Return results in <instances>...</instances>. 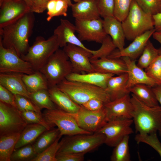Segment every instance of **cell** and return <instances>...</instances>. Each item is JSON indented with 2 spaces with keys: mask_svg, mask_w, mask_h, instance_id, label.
Listing matches in <instances>:
<instances>
[{
  "mask_svg": "<svg viewBox=\"0 0 161 161\" xmlns=\"http://www.w3.org/2000/svg\"></svg>",
  "mask_w": 161,
  "mask_h": 161,
  "instance_id": "obj_57",
  "label": "cell"
},
{
  "mask_svg": "<svg viewBox=\"0 0 161 161\" xmlns=\"http://www.w3.org/2000/svg\"><path fill=\"white\" fill-rule=\"evenodd\" d=\"M105 103L98 99H91L81 105L85 109L90 111H96L103 108Z\"/></svg>",
  "mask_w": 161,
  "mask_h": 161,
  "instance_id": "obj_48",
  "label": "cell"
},
{
  "mask_svg": "<svg viewBox=\"0 0 161 161\" xmlns=\"http://www.w3.org/2000/svg\"><path fill=\"white\" fill-rule=\"evenodd\" d=\"M114 0H98V7L100 16L103 18L114 16Z\"/></svg>",
  "mask_w": 161,
  "mask_h": 161,
  "instance_id": "obj_45",
  "label": "cell"
},
{
  "mask_svg": "<svg viewBox=\"0 0 161 161\" xmlns=\"http://www.w3.org/2000/svg\"><path fill=\"white\" fill-rule=\"evenodd\" d=\"M14 95L16 106L20 111H32L42 114L41 110L30 98L21 95Z\"/></svg>",
  "mask_w": 161,
  "mask_h": 161,
  "instance_id": "obj_42",
  "label": "cell"
},
{
  "mask_svg": "<svg viewBox=\"0 0 161 161\" xmlns=\"http://www.w3.org/2000/svg\"><path fill=\"white\" fill-rule=\"evenodd\" d=\"M145 71L161 84V54L145 69Z\"/></svg>",
  "mask_w": 161,
  "mask_h": 161,
  "instance_id": "obj_44",
  "label": "cell"
},
{
  "mask_svg": "<svg viewBox=\"0 0 161 161\" xmlns=\"http://www.w3.org/2000/svg\"><path fill=\"white\" fill-rule=\"evenodd\" d=\"M153 38L158 41L161 45V33L155 32L152 35Z\"/></svg>",
  "mask_w": 161,
  "mask_h": 161,
  "instance_id": "obj_52",
  "label": "cell"
},
{
  "mask_svg": "<svg viewBox=\"0 0 161 161\" xmlns=\"http://www.w3.org/2000/svg\"><path fill=\"white\" fill-rule=\"evenodd\" d=\"M95 72L111 73L117 75L127 73V65L121 58H104L91 60Z\"/></svg>",
  "mask_w": 161,
  "mask_h": 161,
  "instance_id": "obj_20",
  "label": "cell"
},
{
  "mask_svg": "<svg viewBox=\"0 0 161 161\" xmlns=\"http://www.w3.org/2000/svg\"><path fill=\"white\" fill-rule=\"evenodd\" d=\"M58 129L52 128L43 133L32 144L36 153H41L52 144L59 137Z\"/></svg>",
  "mask_w": 161,
  "mask_h": 161,
  "instance_id": "obj_31",
  "label": "cell"
},
{
  "mask_svg": "<svg viewBox=\"0 0 161 161\" xmlns=\"http://www.w3.org/2000/svg\"><path fill=\"white\" fill-rule=\"evenodd\" d=\"M127 73L111 77L108 81L106 90L111 101L121 97L130 93L126 86L128 80Z\"/></svg>",
  "mask_w": 161,
  "mask_h": 161,
  "instance_id": "obj_26",
  "label": "cell"
},
{
  "mask_svg": "<svg viewBox=\"0 0 161 161\" xmlns=\"http://www.w3.org/2000/svg\"><path fill=\"white\" fill-rule=\"evenodd\" d=\"M22 79L30 93L42 89H48L49 88L46 79L39 71L30 74H23Z\"/></svg>",
  "mask_w": 161,
  "mask_h": 161,
  "instance_id": "obj_29",
  "label": "cell"
},
{
  "mask_svg": "<svg viewBox=\"0 0 161 161\" xmlns=\"http://www.w3.org/2000/svg\"><path fill=\"white\" fill-rule=\"evenodd\" d=\"M70 114L80 128L92 133L97 131L107 122L104 107L98 110L90 111L81 106L77 112Z\"/></svg>",
  "mask_w": 161,
  "mask_h": 161,
  "instance_id": "obj_12",
  "label": "cell"
},
{
  "mask_svg": "<svg viewBox=\"0 0 161 161\" xmlns=\"http://www.w3.org/2000/svg\"><path fill=\"white\" fill-rule=\"evenodd\" d=\"M68 56L73 69V72L81 73L95 72L90 61L93 50H87L81 47L67 44L63 47Z\"/></svg>",
  "mask_w": 161,
  "mask_h": 161,
  "instance_id": "obj_15",
  "label": "cell"
},
{
  "mask_svg": "<svg viewBox=\"0 0 161 161\" xmlns=\"http://www.w3.org/2000/svg\"><path fill=\"white\" fill-rule=\"evenodd\" d=\"M21 113L27 124H38L44 126L48 130L54 126L46 121L42 114L32 111H24Z\"/></svg>",
  "mask_w": 161,
  "mask_h": 161,
  "instance_id": "obj_40",
  "label": "cell"
},
{
  "mask_svg": "<svg viewBox=\"0 0 161 161\" xmlns=\"http://www.w3.org/2000/svg\"><path fill=\"white\" fill-rule=\"evenodd\" d=\"M56 86L75 102L80 105L94 98L101 100L105 103L111 101L109 96L105 89L88 83L70 81L65 79Z\"/></svg>",
  "mask_w": 161,
  "mask_h": 161,
  "instance_id": "obj_3",
  "label": "cell"
},
{
  "mask_svg": "<svg viewBox=\"0 0 161 161\" xmlns=\"http://www.w3.org/2000/svg\"><path fill=\"white\" fill-rule=\"evenodd\" d=\"M107 122L118 119H132L133 106L129 94L106 103L104 106Z\"/></svg>",
  "mask_w": 161,
  "mask_h": 161,
  "instance_id": "obj_16",
  "label": "cell"
},
{
  "mask_svg": "<svg viewBox=\"0 0 161 161\" xmlns=\"http://www.w3.org/2000/svg\"><path fill=\"white\" fill-rule=\"evenodd\" d=\"M64 0L66 1L67 2V3H68L69 5V6H71L72 5V0Z\"/></svg>",
  "mask_w": 161,
  "mask_h": 161,
  "instance_id": "obj_54",
  "label": "cell"
},
{
  "mask_svg": "<svg viewBox=\"0 0 161 161\" xmlns=\"http://www.w3.org/2000/svg\"><path fill=\"white\" fill-rule=\"evenodd\" d=\"M133 123L132 119H116L108 121L96 132L104 134V143L114 147L125 136L134 133L131 127Z\"/></svg>",
  "mask_w": 161,
  "mask_h": 161,
  "instance_id": "obj_11",
  "label": "cell"
},
{
  "mask_svg": "<svg viewBox=\"0 0 161 161\" xmlns=\"http://www.w3.org/2000/svg\"><path fill=\"white\" fill-rule=\"evenodd\" d=\"M132 119L136 131L141 134L157 132L161 129V107L149 106L132 94Z\"/></svg>",
  "mask_w": 161,
  "mask_h": 161,
  "instance_id": "obj_2",
  "label": "cell"
},
{
  "mask_svg": "<svg viewBox=\"0 0 161 161\" xmlns=\"http://www.w3.org/2000/svg\"><path fill=\"white\" fill-rule=\"evenodd\" d=\"M121 58L126 63L128 69V80L127 88L129 89L134 86L138 84H144L152 87L161 84L148 75L143 69L136 64L135 60L127 57Z\"/></svg>",
  "mask_w": 161,
  "mask_h": 161,
  "instance_id": "obj_17",
  "label": "cell"
},
{
  "mask_svg": "<svg viewBox=\"0 0 161 161\" xmlns=\"http://www.w3.org/2000/svg\"><path fill=\"white\" fill-rule=\"evenodd\" d=\"M159 131L160 134L161 136V129L159 131Z\"/></svg>",
  "mask_w": 161,
  "mask_h": 161,
  "instance_id": "obj_56",
  "label": "cell"
},
{
  "mask_svg": "<svg viewBox=\"0 0 161 161\" xmlns=\"http://www.w3.org/2000/svg\"><path fill=\"white\" fill-rule=\"evenodd\" d=\"M27 124L17 108L0 101V136L20 134Z\"/></svg>",
  "mask_w": 161,
  "mask_h": 161,
  "instance_id": "obj_9",
  "label": "cell"
},
{
  "mask_svg": "<svg viewBox=\"0 0 161 161\" xmlns=\"http://www.w3.org/2000/svg\"><path fill=\"white\" fill-rule=\"evenodd\" d=\"M44 76L49 87L56 86L72 72L69 58L63 49H58L39 70Z\"/></svg>",
  "mask_w": 161,
  "mask_h": 161,
  "instance_id": "obj_5",
  "label": "cell"
},
{
  "mask_svg": "<svg viewBox=\"0 0 161 161\" xmlns=\"http://www.w3.org/2000/svg\"><path fill=\"white\" fill-rule=\"evenodd\" d=\"M30 11L15 23L0 29V40L6 48H13L20 57L26 54L30 46L29 39L35 21Z\"/></svg>",
  "mask_w": 161,
  "mask_h": 161,
  "instance_id": "obj_1",
  "label": "cell"
},
{
  "mask_svg": "<svg viewBox=\"0 0 161 161\" xmlns=\"http://www.w3.org/2000/svg\"><path fill=\"white\" fill-rule=\"evenodd\" d=\"M156 98L161 107V84L152 88Z\"/></svg>",
  "mask_w": 161,
  "mask_h": 161,
  "instance_id": "obj_51",
  "label": "cell"
},
{
  "mask_svg": "<svg viewBox=\"0 0 161 161\" xmlns=\"http://www.w3.org/2000/svg\"><path fill=\"white\" fill-rule=\"evenodd\" d=\"M145 12L153 15L161 13V0H135Z\"/></svg>",
  "mask_w": 161,
  "mask_h": 161,
  "instance_id": "obj_43",
  "label": "cell"
},
{
  "mask_svg": "<svg viewBox=\"0 0 161 161\" xmlns=\"http://www.w3.org/2000/svg\"><path fill=\"white\" fill-rule=\"evenodd\" d=\"M59 47L55 35L53 34L47 39L38 36L27 53L21 58L29 63L35 71H39Z\"/></svg>",
  "mask_w": 161,
  "mask_h": 161,
  "instance_id": "obj_6",
  "label": "cell"
},
{
  "mask_svg": "<svg viewBox=\"0 0 161 161\" xmlns=\"http://www.w3.org/2000/svg\"><path fill=\"white\" fill-rule=\"evenodd\" d=\"M23 75L17 73H0V84L14 95H23L30 99V93L22 79Z\"/></svg>",
  "mask_w": 161,
  "mask_h": 161,
  "instance_id": "obj_23",
  "label": "cell"
},
{
  "mask_svg": "<svg viewBox=\"0 0 161 161\" xmlns=\"http://www.w3.org/2000/svg\"><path fill=\"white\" fill-rule=\"evenodd\" d=\"M42 115L46 121L60 131L59 136H71L78 134H90L91 132L85 130L78 125L74 117L69 113L58 108L45 109Z\"/></svg>",
  "mask_w": 161,
  "mask_h": 161,
  "instance_id": "obj_8",
  "label": "cell"
},
{
  "mask_svg": "<svg viewBox=\"0 0 161 161\" xmlns=\"http://www.w3.org/2000/svg\"><path fill=\"white\" fill-rule=\"evenodd\" d=\"M75 25L67 19H61L59 25L54 31L53 34L57 36L60 47H64L69 44L89 50L75 35Z\"/></svg>",
  "mask_w": 161,
  "mask_h": 161,
  "instance_id": "obj_19",
  "label": "cell"
},
{
  "mask_svg": "<svg viewBox=\"0 0 161 161\" xmlns=\"http://www.w3.org/2000/svg\"><path fill=\"white\" fill-rule=\"evenodd\" d=\"M98 0H82L71 6L72 15L75 19L91 20L100 17Z\"/></svg>",
  "mask_w": 161,
  "mask_h": 161,
  "instance_id": "obj_21",
  "label": "cell"
},
{
  "mask_svg": "<svg viewBox=\"0 0 161 161\" xmlns=\"http://www.w3.org/2000/svg\"><path fill=\"white\" fill-rule=\"evenodd\" d=\"M101 44V46L99 49L93 50L91 60L107 57L117 48L113 43L111 38L108 35Z\"/></svg>",
  "mask_w": 161,
  "mask_h": 161,
  "instance_id": "obj_38",
  "label": "cell"
},
{
  "mask_svg": "<svg viewBox=\"0 0 161 161\" xmlns=\"http://www.w3.org/2000/svg\"><path fill=\"white\" fill-rule=\"evenodd\" d=\"M48 130L44 126L36 123L28 124L20 133L15 149L32 144L44 132Z\"/></svg>",
  "mask_w": 161,
  "mask_h": 161,
  "instance_id": "obj_27",
  "label": "cell"
},
{
  "mask_svg": "<svg viewBox=\"0 0 161 161\" xmlns=\"http://www.w3.org/2000/svg\"><path fill=\"white\" fill-rule=\"evenodd\" d=\"M161 54V50L156 48L149 40L140 56L137 65L141 68L145 69Z\"/></svg>",
  "mask_w": 161,
  "mask_h": 161,
  "instance_id": "obj_33",
  "label": "cell"
},
{
  "mask_svg": "<svg viewBox=\"0 0 161 161\" xmlns=\"http://www.w3.org/2000/svg\"><path fill=\"white\" fill-rule=\"evenodd\" d=\"M49 0H34V5L31 12L34 13H43L47 9Z\"/></svg>",
  "mask_w": 161,
  "mask_h": 161,
  "instance_id": "obj_49",
  "label": "cell"
},
{
  "mask_svg": "<svg viewBox=\"0 0 161 161\" xmlns=\"http://www.w3.org/2000/svg\"><path fill=\"white\" fill-rule=\"evenodd\" d=\"M156 32L161 33V13L152 16Z\"/></svg>",
  "mask_w": 161,
  "mask_h": 161,
  "instance_id": "obj_50",
  "label": "cell"
},
{
  "mask_svg": "<svg viewBox=\"0 0 161 161\" xmlns=\"http://www.w3.org/2000/svg\"><path fill=\"white\" fill-rule=\"evenodd\" d=\"M68 6L67 2L64 0H49L47 7V20L49 21L53 18L56 16H66Z\"/></svg>",
  "mask_w": 161,
  "mask_h": 161,
  "instance_id": "obj_35",
  "label": "cell"
},
{
  "mask_svg": "<svg viewBox=\"0 0 161 161\" xmlns=\"http://www.w3.org/2000/svg\"><path fill=\"white\" fill-rule=\"evenodd\" d=\"M134 0H114V16L122 22L129 12Z\"/></svg>",
  "mask_w": 161,
  "mask_h": 161,
  "instance_id": "obj_41",
  "label": "cell"
},
{
  "mask_svg": "<svg viewBox=\"0 0 161 161\" xmlns=\"http://www.w3.org/2000/svg\"><path fill=\"white\" fill-rule=\"evenodd\" d=\"M75 22L78 37L81 41L101 44L107 35L103 28V20L100 18L91 20L75 19Z\"/></svg>",
  "mask_w": 161,
  "mask_h": 161,
  "instance_id": "obj_14",
  "label": "cell"
},
{
  "mask_svg": "<svg viewBox=\"0 0 161 161\" xmlns=\"http://www.w3.org/2000/svg\"><path fill=\"white\" fill-rule=\"evenodd\" d=\"M152 87L144 84L136 85L129 90L141 102L151 107L159 106Z\"/></svg>",
  "mask_w": 161,
  "mask_h": 161,
  "instance_id": "obj_28",
  "label": "cell"
},
{
  "mask_svg": "<svg viewBox=\"0 0 161 161\" xmlns=\"http://www.w3.org/2000/svg\"><path fill=\"white\" fill-rule=\"evenodd\" d=\"M20 133L0 136V161H11Z\"/></svg>",
  "mask_w": 161,
  "mask_h": 161,
  "instance_id": "obj_30",
  "label": "cell"
},
{
  "mask_svg": "<svg viewBox=\"0 0 161 161\" xmlns=\"http://www.w3.org/2000/svg\"><path fill=\"white\" fill-rule=\"evenodd\" d=\"M64 139L58 152L84 155L104 143L105 136L103 134L95 132L68 136Z\"/></svg>",
  "mask_w": 161,
  "mask_h": 161,
  "instance_id": "obj_7",
  "label": "cell"
},
{
  "mask_svg": "<svg viewBox=\"0 0 161 161\" xmlns=\"http://www.w3.org/2000/svg\"><path fill=\"white\" fill-rule=\"evenodd\" d=\"M114 75L95 72L87 73L72 72L66 78L70 81L83 82L106 89L108 80Z\"/></svg>",
  "mask_w": 161,
  "mask_h": 161,
  "instance_id": "obj_24",
  "label": "cell"
},
{
  "mask_svg": "<svg viewBox=\"0 0 161 161\" xmlns=\"http://www.w3.org/2000/svg\"><path fill=\"white\" fill-rule=\"evenodd\" d=\"M81 0H72V1H73L75 2H78Z\"/></svg>",
  "mask_w": 161,
  "mask_h": 161,
  "instance_id": "obj_55",
  "label": "cell"
},
{
  "mask_svg": "<svg viewBox=\"0 0 161 161\" xmlns=\"http://www.w3.org/2000/svg\"><path fill=\"white\" fill-rule=\"evenodd\" d=\"M135 140L138 144L143 143L151 146L158 153L161 159V143L157 132L149 134L138 133L135 136Z\"/></svg>",
  "mask_w": 161,
  "mask_h": 161,
  "instance_id": "obj_39",
  "label": "cell"
},
{
  "mask_svg": "<svg viewBox=\"0 0 161 161\" xmlns=\"http://www.w3.org/2000/svg\"><path fill=\"white\" fill-rule=\"evenodd\" d=\"M37 154L32 144L15 149L10 157L11 161H31Z\"/></svg>",
  "mask_w": 161,
  "mask_h": 161,
  "instance_id": "obj_37",
  "label": "cell"
},
{
  "mask_svg": "<svg viewBox=\"0 0 161 161\" xmlns=\"http://www.w3.org/2000/svg\"><path fill=\"white\" fill-rule=\"evenodd\" d=\"M35 72L31 64L22 59L13 48L4 47L0 40V73L30 74Z\"/></svg>",
  "mask_w": 161,
  "mask_h": 161,
  "instance_id": "obj_10",
  "label": "cell"
},
{
  "mask_svg": "<svg viewBox=\"0 0 161 161\" xmlns=\"http://www.w3.org/2000/svg\"><path fill=\"white\" fill-rule=\"evenodd\" d=\"M31 9L24 0H0V29L21 18Z\"/></svg>",
  "mask_w": 161,
  "mask_h": 161,
  "instance_id": "obj_13",
  "label": "cell"
},
{
  "mask_svg": "<svg viewBox=\"0 0 161 161\" xmlns=\"http://www.w3.org/2000/svg\"><path fill=\"white\" fill-rule=\"evenodd\" d=\"M122 23L125 38L130 41L154 28L152 15L143 11L135 0L132 2L129 13Z\"/></svg>",
  "mask_w": 161,
  "mask_h": 161,
  "instance_id": "obj_4",
  "label": "cell"
},
{
  "mask_svg": "<svg viewBox=\"0 0 161 161\" xmlns=\"http://www.w3.org/2000/svg\"><path fill=\"white\" fill-rule=\"evenodd\" d=\"M155 31L154 28L146 32L136 38L128 47L121 50L115 49L107 57L117 58L127 57L135 60L140 56L149 38Z\"/></svg>",
  "mask_w": 161,
  "mask_h": 161,
  "instance_id": "obj_18",
  "label": "cell"
},
{
  "mask_svg": "<svg viewBox=\"0 0 161 161\" xmlns=\"http://www.w3.org/2000/svg\"><path fill=\"white\" fill-rule=\"evenodd\" d=\"M27 4L31 9V11L33 8L34 5V0H24Z\"/></svg>",
  "mask_w": 161,
  "mask_h": 161,
  "instance_id": "obj_53",
  "label": "cell"
},
{
  "mask_svg": "<svg viewBox=\"0 0 161 161\" xmlns=\"http://www.w3.org/2000/svg\"><path fill=\"white\" fill-rule=\"evenodd\" d=\"M30 99L41 110H52L56 107L52 100L48 89H42L30 93Z\"/></svg>",
  "mask_w": 161,
  "mask_h": 161,
  "instance_id": "obj_32",
  "label": "cell"
},
{
  "mask_svg": "<svg viewBox=\"0 0 161 161\" xmlns=\"http://www.w3.org/2000/svg\"><path fill=\"white\" fill-rule=\"evenodd\" d=\"M103 25L107 35L111 38L114 44L119 50L124 48L125 36L122 22L114 16L103 18Z\"/></svg>",
  "mask_w": 161,
  "mask_h": 161,
  "instance_id": "obj_22",
  "label": "cell"
},
{
  "mask_svg": "<svg viewBox=\"0 0 161 161\" xmlns=\"http://www.w3.org/2000/svg\"><path fill=\"white\" fill-rule=\"evenodd\" d=\"M84 155L57 152L56 158L57 161H83L84 160Z\"/></svg>",
  "mask_w": 161,
  "mask_h": 161,
  "instance_id": "obj_47",
  "label": "cell"
},
{
  "mask_svg": "<svg viewBox=\"0 0 161 161\" xmlns=\"http://www.w3.org/2000/svg\"><path fill=\"white\" fill-rule=\"evenodd\" d=\"M48 91L52 100L57 108L71 114L76 113L81 108V105L75 102L56 86L49 88Z\"/></svg>",
  "mask_w": 161,
  "mask_h": 161,
  "instance_id": "obj_25",
  "label": "cell"
},
{
  "mask_svg": "<svg viewBox=\"0 0 161 161\" xmlns=\"http://www.w3.org/2000/svg\"><path fill=\"white\" fill-rule=\"evenodd\" d=\"M0 101L17 108L15 101L14 94L1 84Z\"/></svg>",
  "mask_w": 161,
  "mask_h": 161,
  "instance_id": "obj_46",
  "label": "cell"
},
{
  "mask_svg": "<svg viewBox=\"0 0 161 161\" xmlns=\"http://www.w3.org/2000/svg\"><path fill=\"white\" fill-rule=\"evenodd\" d=\"M59 136L49 147L36 156L31 161H57V153L64 142V138L59 141Z\"/></svg>",
  "mask_w": 161,
  "mask_h": 161,
  "instance_id": "obj_36",
  "label": "cell"
},
{
  "mask_svg": "<svg viewBox=\"0 0 161 161\" xmlns=\"http://www.w3.org/2000/svg\"><path fill=\"white\" fill-rule=\"evenodd\" d=\"M129 135L125 136L114 146L110 157L112 161H130L131 157L129 142Z\"/></svg>",
  "mask_w": 161,
  "mask_h": 161,
  "instance_id": "obj_34",
  "label": "cell"
}]
</instances>
